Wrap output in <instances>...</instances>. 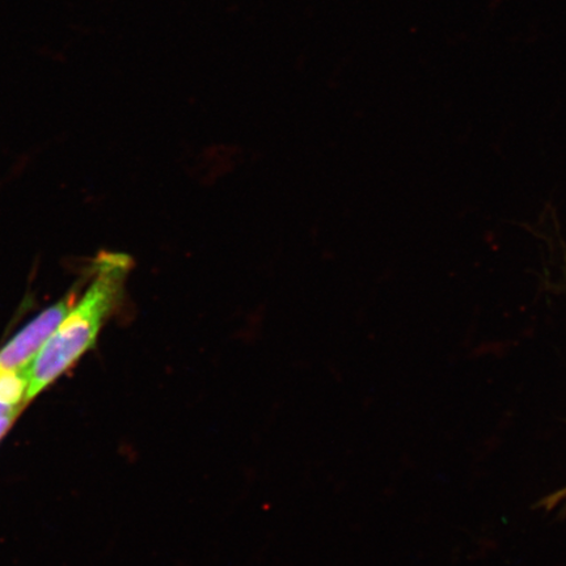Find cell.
Masks as SVG:
<instances>
[{
	"instance_id": "obj_1",
	"label": "cell",
	"mask_w": 566,
	"mask_h": 566,
	"mask_svg": "<svg viewBox=\"0 0 566 566\" xmlns=\"http://www.w3.org/2000/svg\"><path fill=\"white\" fill-rule=\"evenodd\" d=\"M129 254L103 252L92 264V281L53 336L48 339L28 367L30 387L27 401L32 400L71 366L94 348L105 322L115 313L125 296L127 275L133 269Z\"/></svg>"
},
{
	"instance_id": "obj_2",
	"label": "cell",
	"mask_w": 566,
	"mask_h": 566,
	"mask_svg": "<svg viewBox=\"0 0 566 566\" xmlns=\"http://www.w3.org/2000/svg\"><path fill=\"white\" fill-rule=\"evenodd\" d=\"M80 298L77 287L35 316L0 349V371L25 370Z\"/></svg>"
},
{
	"instance_id": "obj_3",
	"label": "cell",
	"mask_w": 566,
	"mask_h": 566,
	"mask_svg": "<svg viewBox=\"0 0 566 566\" xmlns=\"http://www.w3.org/2000/svg\"><path fill=\"white\" fill-rule=\"evenodd\" d=\"M18 413L19 412L0 417V440H2V437L7 433L12 422L15 421Z\"/></svg>"
},
{
	"instance_id": "obj_4",
	"label": "cell",
	"mask_w": 566,
	"mask_h": 566,
	"mask_svg": "<svg viewBox=\"0 0 566 566\" xmlns=\"http://www.w3.org/2000/svg\"><path fill=\"white\" fill-rule=\"evenodd\" d=\"M15 412H20V409H11L4 406L2 401H0V417Z\"/></svg>"
}]
</instances>
